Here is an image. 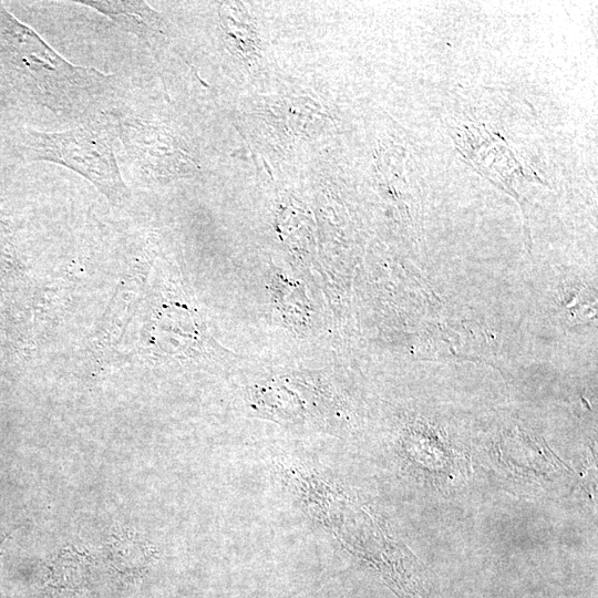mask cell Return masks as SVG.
I'll return each instance as SVG.
<instances>
[{
	"label": "cell",
	"mask_w": 598,
	"mask_h": 598,
	"mask_svg": "<svg viewBox=\"0 0 598 598\" xmlns=\"http://www.w3.org/2000/svg\"><path fill=\"white\" fill-rule=\"evenodd\" d=\"M4 35L12 63L23 70L32 93L49 110L82 116L94 111L111 94V75L71 64L33 30L9 14L4 18Z\"/></svg>",
	"instance_id": "obj_1"
},
{
	"label": "cell",
	"mask_w": 598,
	"mask_h": 598,
	"mask_svg": "<svg viewBox=\"0 0 598 598\" xmlns=\"http://www.w3.org/2000/svg\"><path fill=\"white\" fill-rule=\"evenodd\" d=\"M118 135L114 121L95 117L64 132L29 131L25 147L31 159L63 165L90 181L112 205L130 199L114 155Z\"/></svg>",
	"instance_id": "obj_2"
},
{
	"label": "cell",
	"mask_w": 598,
	"mask_h": 598,
	"mask_svg": "<svg viewBox=\"0 0 598 598\" xmlns=\"http://www.w3.org/2000/svg\"><path fill=\"white\" fill-rule=\"evenodd\" d=\"M117 127L127 154L144 174L164 176L187 168L185 154L164 127L134 115L117 117Z\"/></svg>",
	"instance_id": "obj_3"
},
{
	"label": "cell",
	"mask_w": 598,
	"mask_h": 598,
	"mask_svg": "<svg viewBox=\"0 0 598 598\" xmlns=\"http://www.w3.org/2000/svg\"><path fill=\"white\" fill-rule=\"evenodd\" d=\"M111 19L122 30L146 39L162 32V20L144 1H79Z\"/></svg>",
	"instance_id": "obj_4"
}]
</instances>
